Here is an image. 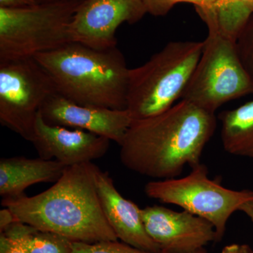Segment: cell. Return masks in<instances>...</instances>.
<instances>
[{
    "label": "cell",
    "mask_w": 253,
    "mask_h": 253,
    "mask_svg": "<svg viewBox=\"0 0 253 253\" xmlns=\"http://www.w3.org/2000/svg\"><path fill=\"white\" fill-rule=\"evenodd\" d=\"M40 113L48 124L89 131L119 145L133 121L126 109L78 104L57 92L46 100Z\"/></svg>",
    "instance_id": "8fae6325"
},
{
    "label": "cell",
    "mask_w": 253,
    "mask_h": 253,
    "mask_svg": "<svg viewBox=\"0 0 253 253\" xmlns=\"http://www.w3.org/2000/svg\"><path fill=\"white\" fill-rule=\"evenodd\" d=\"M148 235L161 253H186L216 242L215 229L209 221L187 211L176 212L160 206L141 208Z\"/></svg>",
    "instance_id": "30bf717a"
},
{
    "label": "cell",
    "mask_w": 253,
    "mask_h": 253,
    "mask_svg": "<svg viewBox=\"0 0 253 253\" xmlns=\"http://www.w3.org/2000/svg\"><path fill=\"white\" fill-rule=\"evenodd\" d=\"M38 0H0V7L16 9L38 4Z\"/></svg>",
    "instance_id": "603a6c76"
},
{
    "label": "cell",
    "mask_w": 253,
    "mask_h": 253,
    "mask_svg": "<svg viewBox=\"0 0 253 253\" xmlns=\"http://www.w3.org/2000/svg\"><path fill=\"white\" fill-rule=\"evenodd\" d=\"M236 45L240 59L253 83V14L238 34Z\"/></svg>",
    "instance_id": "ffe728a7"
},
{
    "label": "cell",
    "mask_w": 253,
    "mask_h": 253,
    "mask_svg": "<svg viewBox=\"0 0 253 253\" xmlns=\"http://www.w3.org/2000/svg\"><path fill=\"white\" fill-rule=\"evenodd\" d=\"M147 14L154 16H164L175 5L189 3L194 5L200 17L205 23L216 20L217 0H141Z\"/></svg>",
    "instance_id": "ac0fdd59"
},
{
    "label": "cell",
    "mask_w": 253,
    "mask_h": 253,
    "mask_svg": "<svg viewBox=\"0 0 253 253\" xmlns=\"http://www.w3.org/2000/svg\"><path fill=\"white\" fill-rule=\"evenodd\" d=\"M96 184L106 219L118 239L154 253H161V248L145 229L141 208L120 194L109 173L96 168Z\"/></svg>",
    "instance_id": "4fadbf2b"
},
{
    "label": "cell",
    "mask_w": 253,
    "mask_h": 253,
    "mask_svg": "<svg viewBox=\"0 0 253 253\" xmlns=\"http://www.w3.org/2000/svg\"><path fill=\"white\" fill-rule=\"evenodd\" d=\"M221 253H253V250L247 244H233L224 246Z\"/></svg>",
    "instance_id": "cb8c5ba5"
},
{
    "label": "cell",
    "mask_w": 253,
    "mask_h": 253,
    "mask_svg": "<svg viewBox=\"0 0 253 253\" xmlns=\"http://www.w3.org/2000/svg\"><path fill=\"white\" fill-rule=\"evenodd\" d=\"M81 2L0 7V63L35 58L70 42V24Z\"/></svg>",
    "instance_id": "5b68a950"
},
{
    "label": "cell",
    "mask_w": 253,
    "mask_h": 253,
    "mask_svg": "<svg viewBox=\"0 0 253 253\" xmlns=\"http://www.w3.org/2000/svg\"><path fill=\"white\" fill-rule=\"evenodd\" d=\"M204 47V41L170 42L129 69L126 110L133 120L157 116L181 99Z\"/></svg>",
    "instance_id": "277c9868"
},
{
    "label": "cell",
    "mask_w": 253,
    "mask_h": 253,
    "mask_svg": "<svg viewBox=\"0 0 253 253\" xmlns=\"http://www.w3.org/2000/svg\"><path fill=\"white\" fill-rule=\"evenodd\" d=\"M6 229L17 236L27 253L73 252V241L56 233L41 230L21 221H16Z\"/></svg>",
    "instance_id": "2e32d148"
},
{
    "label": "cell",
    "mask_w": 253,
    "mask_h": 253,
    "mask_svg": "<svg viewBox=\"0 0 253 253\" xmlns=\"http://www.w3.org/2000/svg\"><path fill=\"white\" fill-rule=\"evenodd\" d=\"M56 92L35 58L0 63V123L31 141L42 106Z\"/></svg>",
    "instance_id": "ba28073f"
},
{
    "label": "cell",
    "mask_w": 253,
    "mask_h": 253,
    "mask_svg": "<svg viewBox=\"0 0 253 253\" xmlns=\"http://www.w3.org/2000/svg\"><path fill=\"white\" fill-rule=\"evenodd\" d=\"M147 14L141 0H82L69 26L70 42L98 50L117 46L116 31Z\"/></svg>",
    "instance_id": "9c48e42d"
},
{
    "label": "cell",
    "mask_w": 253,
    "mask_h": 253,
    "mask_svg": "<svg viewBox=\"0 0 253 253\" xmlns=\"http://www.w3.org/2000/svg\"><path fill=\"white\" fill-rule=\"evenodd\" d=\"M111 141L89 131L48 124L39 112L31 142L40 158H54L69 167L102 158Z\"/></svg>",
    "instance_id": "7c38bea8"
},
{
    "label": "cell",
    "mask_w": 253,
    "mask_h": 253,
    "mask_svg": "<svg viewBox=\"0 0 253 253\" xmlns=\"http://www.w3.org/2000/svg\"><path fill=\"white\" fill-rule=\"evenodd\" d=\"M253 14V0H217L216 20L223 33L236 40Z\"/></svg>",
    "instance_id": "e0dca14e"
},
{
    "label": "cell",
    "mask_w": 253,
    "mask_h": 253,
    "mask_svg": "<svg viewBox=\"0 0 253 253\" xmlns=\"http://www.w3.org/2000/svg\"><path fill=\"white\" fill-rule=\"evenodd\" d=\"M217 126L215 113L185 100L152 117L133 120L120 145L123 166L157 180L180 175L201 163Z\"/></svg>",
    "instance_id": "6da1fadb"
},
{
    "label": "cell",
    "mask_w": 253,
    "mask_h": 253,
    "mask_svg": "<svg viewBox=\"0 0 253 253\" xmlns=\"http://www.w3.org/2000/svg\"><path fill=\"white\" fill-rule=\"evenodd\" d=\"M239 211L246 214L253 223V199L245 203L240 208Z\"/></svg>",
    "instance_id": "d4e9b609"
},
{
    "label": "cell",
    "mask_w": 253,
    "mask_h": 253,
    "mask_svg": "<svg viewBox=\"0 0 253 253\" xmlns=\"http://www.w3.org/2000/svg\"><path fill=\"white\" fill-rule=\"evenodd\" d=\"M18 221L14 213L7 208H3L0 211V232H3L11 224Z\"/></svg>",
    "instance_id": "7402d4cb"
},
{
    "label": "cell",
    "mask_w": 253,
    "mask_h": 253,
    "mask_svg": "<svg viewBox=\"0 0 253 253\" xmlns=\"http://www.w3.org/2000/svg\"><path fill=\"white\" fill-rule=\"evenodd\" d=\"M221 141L228 154L253 159V100L219 114Z\"/></svg>",
    "instance_id": "9a60e30c"
},
{
    "label": "cell",
    "mask_w": 253,
    "mask_h": 253,
    "mask_svg": "<svg viewBox=\"0 0 253 253\" xmlns=\"http://www.w3.org/2000/svg\"><path fill=\"white\" fill-rule=\"evenodd\" d=\"M72 253H154L118 241H105L94 244L73 242Z\"/></svg>",
    "instance_id": "d6986e66"
},
{
    "label": "cell",
    "mask_w": 253,
    "mask_h": 253,
    "mask_svg": "<svg viewBox=\"0 0 253 253\" xmlns=\"http://www.w3.org/2000/svg\"><path fill=\"white\" fill-rule=\"evenodd\" d=\"M68 166L56 161L25 157L0 160V195L2 199H17L33 184L56 182Z\"/></svg>",
    "instance_id": "5bb4252c"
},
{
    "label": "cell",
    "mask_w": 253,
    "mask_h": 253,
    "mask_svg": "<svg viewBox=\"0 0 253 253\" xmlns=\"http://www.w3.org/2000/svg\"><path fill=\"white\" fill-rule=\"evenodd\" d=\"M92 162L66 168L54 186L33 196L1 201L18 221L73 242L118 241L103 210Z\"/></svg>",
    "instance_id": "7a4b0ae2"
},
{
    "label": "cell",
    "mask_w": 253,
    "mask_h": 253,
    "mask_svg": "<svg viewBox=\"0 0 253 253\" xmlns=\"http://www.w3.org/2000/svg\"><path fill=\"white\" fill-rule=\"evenodd\" d=\"M35 59L66 99L86 106L126 109L130 68L117 46L98 50L70 42Z\"/></svg>",
    "instance_id": "3957f363"
},
{
    "label": "cell",
    "mask_w": 253,
    "mask_h": 253,
    "mask_svg": "<svg viewBox=\"0 0 253 253\" xmlns=\"http://www.w3.org/2000/svg\"><path fill=\"white\" fill-rule=\"evenodd\" d=\"M0 253H27L12 231L6 229L0 236Z\"/></svg>",
    "instance_id": "44dd1931"
},
{
    "label": "cell",
    "mask_w": 253,
    "mask_h": 253,
    "mask_svg": "<svg viewBox=\"0 0 253 253\" xmlns=\"http://www.w3.org/2000/svg\"><path fill=\"white\" fill-rule=\"evenodd\" d=\"M207 27L202 54L181 100L215 113L226 103L253 94V83L240 59L235 40L217 26Z\"/></svg>",
    "instance_id": "8992f818"
},
{
    "label": "cell",
    "mask_w": 253,
    "mask_h": 253,
    "mask_svg": "<svg viewBox=\"0 0 253 253\" xmlns=\"http://www.w3.org/2000/svg\"><path fill=\"white\" fill-rule=\"evenodd\" d=\"M144 191L150 199L175 205L211 222L215 229L216 242L222 240L229 218L253 199V191H236L221 185L208 176L206 166L200 163L181 178L149 181Z\"/></svg>",
    "instance_id": "52a82bcc"
},
{
    "label": "cell",
    "mask_w": 253,
    "mask_h": 253,
    "mask_svg": "<svg viewBox=\"0 0 253 253\" xmlns=\"http://www.w3.org/2000/svg\"><path fill=\"white\" fill-rule=\"evenodd\" d=\"M186 253H208V251H206L205 248H202V249H200L199 250H196V251H191V252Z\"/></svg>",
    "instance_id": "4316f807"
},
{
    "label": "cell",
    "mask_w": 253,
    "mask_h": 253,
    "mask_svg": "<svg viewBox=\"0 0 253 253\" xmlns=\"http://www.w3.org/2000/svg\"><path fill=\"white\" fill-rule=\"evenodd\" d=\"M38 1L39 3H49L63 1H82V0H38Z\"/></svg>",
    "instance_id": "484cf974"
}]
</instances>
